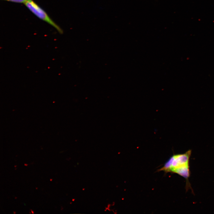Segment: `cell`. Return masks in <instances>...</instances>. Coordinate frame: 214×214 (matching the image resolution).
I'll use <instances>...</instances> for the list:
<instances>
[{
  "label": "cell",
  "instance_id": "6da1fadb",
  "mask_svg": "<svg viewBox=\"0 0 214 214\" xmlns=\"http://www.w3.org/2000/svg\"><path fill=\"white\" fill-rule=\"evenodd\" d=\"M191 153L189 150L182 154L173 155L159 171L176 173L187 180L190 176L189 160Z\"/></svg>",
  "mask_w": 214,
  "mask_h": 214
},
{
  "label": "cell",
  "instance_id": "7a4b0ae2",
  "mask_svg": "<svg viewBox=\"0 0 214 214\" xmlns=\"http://www.w3.org/2000/svg\"><path fill=\"white\" fill-rule=\"evenodd\" d=\"M24 5L34 15L40 19L47 22L54 27L61 34L63 31L48 16L47 13L33 0H27Z\"/></svg>",
  "mask_w": 214,
  "mask_h": 214
},
{
  "label": "cell",
  "instance_id": "3957f363",
  "mask_svg": "<svg viewBox=\"0 0 214 214\" xmlns=\"http://www.w3.org/2000/svg\"><path fill=\"white\" fill-rule=\"evenodd\" d=\"M7 1L19 3L24 4L27 0H3Z\"/></svg>",
  "mask_w": 214,
  "mask_h": 214
},
{
  "label": "cell",
  "instance_id": "277c9868",
  "mask_svg": "<svg viewBox=\"0 0 214 214\" xmlns=\"http://www.w3.org/2000/svg\"><path fill=\"white\" fill-rule=\"evenodd\" d=\"M31 210V212H32V213H33V214H34V211H33L32 210Z\"/></svg>",
  "mask_w": 214,
  "mask_h": 214
},
{
  "label": "cell",
  "instance_id": "5b68a950",
  "mask_svg": "<svg viewBox=\"0 0 214 214\" xmlns=\"http://www.w3.org/2000/svg\"><path fill=\"white\" fill-rule=\"evenodd\" d=\"M24 165L27 166L28 165V164H25Z\"/></svg>",
  "mask_w": 214,
  "mask_h": 214
},
{
  "label": "cell",
  "instance_id": "8992f818",
  "mask_svg": "<svg viewBox=\"0 0 214 214\" xmlns=\"http://www.w3.org/2000/svg\"><path fill=\"white\" fill-rule=\"evenodd\" d=\"M13 213H14V214H15V213H16V212H15H15L14 211V212H13Z\"/></svg>",
  "mask_w": 214,
  "mask_h": 214
},
{
  "label": "cell",
  "instance_id": "52a82bcc",
  "mask_svg": "<svg viewBox=\"0 0 214 214\" xmlns=\"http://www.w3.org/2000/svg\"><path fill=\"white\" fill-rule=\"evenodd\" d=\"M52 180V179H50V180H51H51Z\"/></svg>",
  "mask_w": 214,
  "mask_h": 214
},
{
  "label": "cell",
  "instance_id": "ba28073f",
  "mask_svg": "<svg viewBox=\"0 0 214 214\" xmlns=\"http://www.w3.org/2000/svg\"><path fill=\"white\" fill-rule=\"evenodd\" d=\"M36 189H37V188H36Z\"/></svg>",
  "mask_w": 214,
  "mask_h": 214
}]
</instances>
